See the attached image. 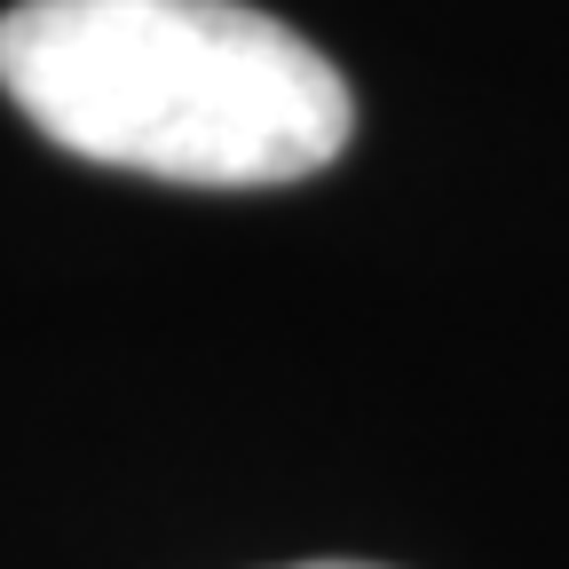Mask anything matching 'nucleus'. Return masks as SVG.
Returning a JSON list of instances; mask_svg holds the SVG:
<instances>
[{
	"label": "nucleus",
	"instance_id": "f257e3e1",
	"mask_svg": "<svg viewBox=\"0 0 569 569\" xmlns=\"http://www.w3.org/2000/svg\"><path fill=\"white\" fill-rule=\"evenodd\" d=\"M0 88L71 159L206 190L301 182L356 134L332 56L246 0H17Z\"/></svg>",
	"mask_w": 569,
	"mask_h": 569
},
{
	"label": "nucleus",
	"instance_id": "f03ea898",
	"mask_svg": "<svg viewBox=\"0 0 569 569\" xmlns=\"http://www.w3.org/2000/svg\"><path fill=\"white\" fill-rule=\"evenodd\" d=\"M293 569H372V561H293Z\"/></svg>",
	"mask_w": 569,
	"mask_h": 569
}]
</instances>
